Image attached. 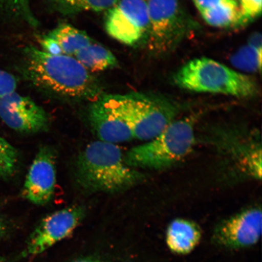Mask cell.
Instances as JSON below:
<instances>
[{
    "label": "cell",
    "instance_id": "obj_17",
    "mask_svg": "<svg viewBox=\"0 0 262 262\" xmlns=\"http://www.w3.org/2000/svg\"><path fill=\"white\" fill-rule=\"evenodd\" d=\"M119 0H49L55 10L63 15H74L83 12L107 11Z\"/></svg>",
    "mask_w": 262,
    "mask_h": 262
},
{
    "label": "cell",
    "instance_id": "obj_5",
    "mask_svg": "<svg viewBox=\"0 0 262 262\" xmlns=\"http://www.w3.org/2000/svg\"><path fill=\"white\" fill-rule=\"evenodd\" d=\"M111 104L125 121L134 139L155 138L176 119L178 110L171 103L139 93L107 95Z\"/></svg>",
    "mask_w": 262,
    "mask_h": 262
},
{
    "label": "cell",
    "instance_id": "obj_22",
    "mask_svg": "<svg viewBox=\"0 0 262 262\" xmlns=\"http://www.w3.org/2000/svg\"><path fill=\"white\" fill-rule=\"evenodd\" d=\"M16 81L14 75L0 70V99L15 92Z\"/></svg>",
    "mask_w": 262,
    "mask_h": 262
},
{
    "label": "cell",
    "instance_id": "obj_14",
    "mask_svg": "<svg viewBox=\"0 0 262 262\" xmlns=\"http://www.w3.org/2000/svg\"><path fill=\"white\" fill-rule=\"evenodd\" d=\"M202 17L215 28L236 26L239 17L238 0H192Z\"/></svg>",
    "mask_w": 262,
    "mask_h": 262
},
{
    "label": "cell",
    "instance_id": "obj_3",
    "mask_svg": "<svg viewBox=\"0 0 262 262\" xmlns=\"http://www.w3.org/2000/svg\"><path fill=\"white\" fill-rule=\"evenodd\" d=\"M177 86L196 93L221 94L235 97H251L258 93L253 78L208 58H195L177 72Z\"/></svg>",
    "mask_w": 262,
    "mask_h": 262
},
{
    "label": "cell",
    "instance_id": "obj_10",
    "mask_svg": "<svg viewBox=\"0 0 262 262\" xmlns=\"http://www.w3.org/2000/svg\"><path fill=\"white\" fill-rule=\"evenodd\" d=\"M0 119L10 128L26 134L44 132L50 124L41 107L16 92L0 99Z\"/></svg>",
    "mask_w": 262,
    "mask_h": 262
},
{
    "label": "cell",
    "instance_id": "obj_24",
    "mask_svg": "<svg viewBox=\"0 0 262 262\" xmlns=\"http://www.w3.org/2000/svg\"><path fill=\"white\" fill-rule=\"evenodd\" d=\"M72 262H105L103 260L97 259V258H79L76 260H74Z\"/></svg>",
    "mask_w": 262,
    "mask_h": 262
},
{
    "label": "cell",
    "instance_id": "obj_11",
    "mask_svg": "<svg viewBox=\"0 0 262 262\" xmlns=\"http://www.w3.org/2000/svg\"><path fill=\"white\" fill-rule=\"evenodd\" d=\"M55 184V156L50 147L43 146L39 149L29 169L23 195L33 204L45 205L53 198Z\"/></svg>",
    "mask_w": 262,
    "mask_h": 262
},
{
    "label": "cell",
    "instance_id": "obj_8",
    "mask_svg": "<svg viewBox=\"0 0 262 262\" xmlns=\"http://www.w3.org/2000/svg\"><path fill=\"white\" fill-rule=\"evenodd\" d=\"M84 214L83 206L75 205L47 216L32 234L26 247V254H40L68 237L79 225Z\"/></svg>",
    "mask_w": 262,
    "mask_h": 262
},
{
    "label": "cell",
    "instance_id": "obj_19",
    "mask_svg": "<svg viewBox=\"0 0 262 262\" xmlns=\"http://www.w3.org/2000/svg\"><path fill=\"white\" fill-rule=\"evenodd\" d=\"M31 0H0V10L10 18L24 19L29 25L38 24L31 8Z\"/></svg>",
    "mask_w": 262,
    "mask_h": 262
},
{
    "label": "cell",
    "instance_id": "obj_12",
    "mask_svg": "<svg viewBox=\"0 0 262 262\" xmlns=\"http://www.w3.org/2000/svg\"><path fill=\"white\" fill-rule=\"evenodd\" d=\"M88 119L95 134L102 142L117 145L134 139L128 124L114 109L106 94L91 104Z\"/></svg>",
    "mask_w": 262,
    "mask_h": 262
},
{
    "label": "cell",
    "instance_id": "obj_20",
    "mask_svg": "<svg viewBox=\"0 0 262 262\" xmlns=\"http://www.w3.org/2000/svg\"><path fill=\"white\" fill-rule=\"evenodd\" d=\"M18 157L15 147L0 136V178H7L14 173Z\"/></svg>",
    "mask_w": 262,
    "mask_h": 262
},
{
    "label": "cell",
    "instance_id": "obj_4",
    "mask_svg": "<svg viewBox=\"0 0 262 262\" xmlns=\"http://www.w3.org/2000/svg\"><path fill=\"white\" fill-rule=\"evenodd\" d=\"M195 142L194 122L175 120L155 138L130 149L124 161L133 169H165L188 156Z\"/></svg>",
    "mask_w": 262,
    "mask_h": 262
},
{
    "label": "cell",
    "instance_id": "obj_18",
    "mask_svg": "<svg viewBox=\"0 0 262 262\" xmlns=\"http://www.w3.org/2000/svg\"><path fill=\"white\" fill-rule=\"evenodd\" d=\"M261 58L262 52L247 44L232 55L231 61L239 70L254 73L258 70L261 71Z\"/></svg>",
    "mask_w": 262,
    "mask_h": 262
},
{
    "label": "cell",
    "instance_id": "obj_15",
    "mask_svg": "<svg viewBox=\"0 0 262 262\" xmlns=\"http://www.w3.org/2000/svg\"><path fill=\"white\" fill-rule=\"evenodd\" d=\"M47 35L57 42L62 55L70 57L93 42L86 33L68 24L58 26Z\"/></svg>",
    "mask_w": 262,
    "mask_h": 262
},
{
    "label": "cell",
    "instance_id": "obj_25",
    "mask_svg": "<svg viewBox=\"0 0 262 262\" xmlns=\"http://www.w3.org/2000/svg\"><path fill=\"white\" fill-rule=\"evenodd\" d=\"M3 231H4V227H3V222L1 219H0V236L3 234Z\"/></svg>",
    "mask_w": 262,
    "mask_h": 262
},
{
    "label": "cell",
    "instance_id": "obj_13",
    "mask_svg": "<svg viewBox=\"0 0 262 262\" xmlns=\"http://www.w3.org/2000/svg\"><path fill=\"white\" fill-rule=\"evenodd\" d=\"M202 232L195 223L184 219H177L168 225L166 242L170 251L179 255L188 254L198 247Z\"/></svg>",
    "mask_w": 262,
    "mask_h": 262
},
{
    "label": "cell",
    "instance_id": "obj_27",
    "mask_svg": "<svg viewBox=\"0 0 262 262\" xmlns=\"http://www.w3.org/2000/svg\"></svg>",
    "mask_w": 262,
    "mask_h": 262
},
{
    "label": "cell",
    "instance_id": "obj_26",
    "mask_svg": "<svg viewBox=\"0 0 262 262\" xmlns=\"http://www.w3.org/2000/svg\"><path fill=\"white\" fill-rule=\"evenodd\" d=\"M0 262H3L2 260L1 259V258H0Z\"/></svg>",
    "mask_w": 262,
    "mask_h": 262
},
{
    "label": "cell",
    "instance_id": "obj_23",
    "mask_svg": "<svg viewBox=\"0 0 262 262\" xmlns=\"http://www.w3.org/2000/svg\"><path fill=\"white\" fill-rule=\"evenodd\" d=\"M248 45L256 49L258 51L262 52V37L259 32L254 33L251 35L248 41Z\"/></svg>",
    "mask_w": 262,
    "mask_h": 262
},
{
    "label": "cell",
    "instance_id": "obj_2",
    "mask_svg": "<svg viewBox=\"0 0 262 262\" xmlns=\"http://www.w3.org/2000/svg\"><path fill=\"white\" fill-rule=\"evenodd\" d=\"M76 176L85 191L107 194L125 191L143 178L126 165L119 146L100 140L90 143L78 156Z\"/></svg>",
    "mask_w": 262,
    "mask_h": 262
},
{
    "label": "cell",
    "instance_id": "obj_9",
    "mask_svg": "<svg viewBox=\"0 0 262 262\" xmlns=\"http://www.w3.org/2000/svg\"><path fill=\"white\" fill-rule=\"evenodd\" d=\"M261 225L260 208L246 209L219 224L213 239L221 247L232 250L250 247L259 240Z\"/></svg>",
    "mask_w": 262,
    "mask_h": 262
},
{
    "label": "cell",
    "instance_id": "obj_1",
    "mask_svg": "<svg viewBox=\"0 0 262 262\" xmlns=\"http://www.w3.org/2000/svg\"><path fill=\"white\" fill-rule=\"evenodd\" d=\"M24 73L34 86L55 96L93 102L104 94L90 72L68 55L29 47L25 49Z\"/></svg>",
    "mask_w": 262,
    "mask_h": 262
},
{
    "label": "cell",
    "instance_id": "obj_7",
    "mask_svg": "<svg viewBox=\"0 0 262 262\" xmlns=\"http://www.w3.org/2000/svg\"><path fill=\"white\" fill-rule=\"evenodd\" d=\"M105 28L111 37L123 44L138 43L148 35L146 0H119L107 11Z\"/></svg>",
    "mask_w": 262,
    "mask_h": 262
},
{
    "label": "cell",
    "instance_id": "obj_21",
    "mask_svg": "<svg viewBox=\"0 0 262 262\" xmlns=\"http://www.w3.org/2000/svg\"><path fill=\"white\" fill-rule=\"evenodd\" d=\"M239 17L237 26L250 24L261 14V0H238Z\"/></svg>",
    "mask_w": 262,
    "mask_h": 262
},
{
    "label": "cell",
    "instance_id": "obj_6",
    "mask_svg": "<svg viewBox=\"0 0 262 262\" xmlns=\"http://www.w3.org/2000/svg\"><path fill=\"white\" fill-rule=\"evenodd\" d=\"M149 48L156 53L172 50L185 36L187 22L179 0H146Z\"/></svg>",
    "mask_w": 262,
    "mask_h": 262
},
{
    "label": "cell",
    "instance_id": "obj_16",
    "mask_svg": "<svg viewBox=\"0 0 262 262\" xmlns=\"http://www.w3.org/2000/svg\"><path fill=\"white\" fill-rule=\"evenodd\" d=\"M90 73L103 71L117 67V60L109 49L93 42L73 57Z\"/></svg>",
    "mask_w": 262,
    "mask_h": 262
}]
</instances>
